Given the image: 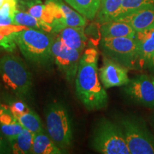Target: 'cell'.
<instances>
[{
    "mask_svg": "<svg viewBox=\"0 0 154 154\" xmlns=\"http://www.w3.org/2000/svg\"><path fill=\"white\" fill-rule=\"evenodd\" d=\"M98 61L97 50L93 48L85 50L80 58L75 79L77 96L88 111L104 109L109 100L99 79Z\"/></svg>",
    "mask_w": 154,
    "mask_h": 154,
    "instance_id": "obj_1",
    "label": "cell"
},
{
    "mask_svg": "<svg viewBox=\"0 0 154 154\" xmlns=\"http://www.w3.org/2000/svg\"><path fill=\"white\" fill-rule=\"evenodd\" d=\"M14 39L22 55L32 64L49 68L54 63L52 53L54 38L48 32L25 28L15 32Z\"/></svg>",
    "mask_w": 154,
    "mask_h": 154,
    "instance_id": "obj_2",
    "label": "cell"
},
{
    "mask_svg": "<svg viewBox=\"0 0 154 154\" xmlns=\"http://www.w3.org/2000/svg\"><path fill=\"white\" fill-rule=\"evenodd\" d=\"M0 79L5 87L19 98L31 93L32 75L18 57L7 54L0 58Z\"/></svg>",
    "mask_w": 154,
    "mask_h": 154,
    "instance_id": "obj_3",
    "label": "cell"
},
{
    "mask_svg": "<svg viewBox=\"0 0 154 154\" xmlns=\"http://www.w3.org/2000/svg\"><path fill=\"white\" fill-rule=\"evenodd\" d=\"M92 147L102 154H130L121 127L106 119H101L96 124Z\"/></svg>",
    "mask_w": 154,
    "mask_h": 154,
    "instance_id": "obj_4",
    "label": "cell"
},
{
    "mask_svg": "<svg viewBox=\"0 0 154 154\" xmlns=\"http://www.w3.org/2000/svg\"><path fill=\"white\" fill-rule=\"evenodd\" d=\"M120 126L131 154H154V136L143 119L125 116Z\"/></svg>",
    "mask_w": 154,
    "mask_h": 154,
    "instance_id": "obj_5",
    "label": "cell"
},
{
    "mask_svg": "<svg viewBox=\"0 0 154 154\" xmlns=\"http://www.w3.org/2000/svg\"><path fill=\"white\" fill-rule=\"evenodd\" d=\"M46 126L49 136L59 147L63 150L70 147L73 140V127L65 106L61 103H54L48 107Z\"/></svg>",
    "mask_w": 154,
    "mask_h": 154,
    "instance_id": "obj_6",
    "label": "cell"
},
{
    "mask_svg": "<svg viewBox=\"0 0 154 154\" xmlns=\"http://www.w3.org/2000/svg\"><path fill=\"white\" fill-rule=\"evenodd\" d=\"M100 47L103 56L129 70L139 69L138 43L136 37H102Z\"/></svg>",
    "mask_w": 154,
    "mask_h": 154,
    "instance_id": "obj_7",
    "label": "cell"
},
{
    "mask_svg": "<svg viewBox=\"0 0 154 154\" xmlns=\"http://www.w3.org/2000/svg\"><path fill=\"white\" fill-rule=\"evenodd\" d=\"M52 53L55 64L67 81L69 82L75 81L79 63L83 53L67 47L57 38L54 41Z\"/></svg>",
    "mask_w": 154,
    "mask_h": 154,
    "instance_id": "obj_8",
    "label": "cell"
},
{
    "mask_svg": "<svg viewBox=\"0 0 154 154\" xmlns=\"http://www.w3.org/2000/svg\"><path fill=\"white\" fill-rule=\"evenodd\" d=\"M124 92L131 99L147 108H154L153 77L140 74L130 79L124 86Z\"/></svg>",
    "mask_w": 154,
    "mask_h": 154,
    "instance_id": "obj_9",
    "label": "cell"
},
{
    "mask_svg": "<svg viewBox=\"0 0 154 154\" xmlns=\"http://www.w3.org/2000/svg\"><path fill=\"white\" fill-rule=\"evenodd\" d=\"M128 70L123 65L103 56V64L99 69V76L105 88L125 86L129 82Z\"/></svg>",
    "mask_w": 154,
    "mask_h": 154,
    "instance_id": "obj_10",
    "label": "cell"
},
{
    "mask_svg": "<svg viewBox=\"0 0 154 154\" xmlns=\"http://www.w3.org/2000/svg\"><path fill=\"white\" fill-rule=\"evenodd\" d=\"M140 69L154 67V28L136 32Z\"/></svg>",
    "mask_w": 154,
    "mask_h": 154,
    "instance_id": "obj_11",
    "label": "cell"
},
{
    "mask_svg": "<svg viewBox=\"0 0 154 154\" xmlns=\"http://www.w3.org/2000/svg\"><path fill=\"white\" fill-rule=\"evenodd\" d=\"M130 25L136 32L154 28V6H145L133 11L118 20Z\"/></svg>",
    "mask_w": 154,
    "mask_h": 154,
    "instance_id": "obj_12",
    "label": "cell"
},
{
    "mask_svg": "<svg viewBox=\"0 0 154 154\" xmlns=\"http://www.w3.org/2000/svg\"><path fill=\"white\" fill-rule=\"evenodd\" d=\"M57 38L70 49L83 53L85 49L87 37L83 26H66L59 31Z\"/></svg>",
    "mask_w": 154,
    "mask_h": 154,
    "instance_id": "obj_13",
    "label": "cell"
},
{
    "mask_svg": "<svg viewBox=\"0 0 154 154\" xmlns=\"http://www.w3.org/2000/svg\"><path fill=\"white\" fill-rule=\"evenodd\" d=\"M23 128L9 106L2 104L0 106V129L9 143L17 137Z\"/></svg>",
    "mask_w": 154,
    "mask_h": 154,
    "instance_id": "obj_14",
    "label": "cell"
},
{
    "mask_svg": "<svg viewBox=\"0 0 154 154\" xmlns=\"http://www.w3.org/2000/svg\"><path fill=\"white\" fill-rule=\"evenodd\" d=\"M100 32L102 37L135 38L136 32L129 24L121 21H111L101 25Z\"/></svg>",
    "mask_w": 154,
    "mask_h": 154,
    "instance_id": "obj_15",
    "label": "cell"
},
{
    "mask_svg": "<svg viewBox=\"0 0 154 154\" xmlns=\"http://www.w3.org/2000/svg\"><path fill=\"white\" fill-rule=\"evenodd\" d=\"M33 154H61L63 149L59 147L49 136L44 131L34 134Z\"/></svg>",
    "mask_w": 154,
    "mask_h": 154,
    "instance_id": "obj_16",
    "label": "cell"
},
{
    "mask_svg": "<svg viewBox=\"0 0 154 154\" xmlns=\"http://www.w3.org/2000/svg\"><path fill=\"white\" fill-rule=\"evenodd\" d=\"M13 24L41 30L43 32H48V33L52 32V29L47 23L35 18L29 14L28 12L19 11L18 9L15 12L14 17H13Z\"/></svg>",
    "mask_w": 154,
    "mask_h": 154,
    "instance_id": "obj_17",
    "label": "cell"
},
{
    "mask_svg": "<svg viewBox=\"0 0 154 154\" xmlns=\"http://www.w3.org/2000/svg\"><path fill=\"white\" fill-rule=\"evenodd\" d=\"M73 9L87 19H94L101 6V0H64Z\"/></svg>",
    "mask_w": 154,
    "mask_h": 154,
    "instance_id": "obj_18",
    "label": "cell"
},
{
    "mask_svg": "<svg viewBox=\"0 0 154 154\" xmlns=\"http://www.w3.org/2000/svg\"><path fill=\"white\" fill-rule=\"evenodd\" d=\"M34 134L23 128L17 137L10 143L11 153L14 154L32 153Z\"/></svg>",
    "mask_w": 154,
    "mask_h": 154,
    "instance_id": "obj_19",
    "label": "cell"
},
{
    "mask_svg": "<svg viewBox=\"0 0 154 154\" xmlns=\"http://www.w3.org/2000/svg\"><path fill=\"white\" fill-rule=\"evenodd\" d=\"M122 0H102L98 11L97 22L99 24L111 22L116 18Z\"/></svg>",
    "mask_w": 154,
    "mask_h": 154,
    "instance_id": "obj_20",
    "label": "cell"
},
{
    "mask_svg": "<svg viewBox=\"0 0 154 154\" xmlns=\"http://www.w3.org/2000/svg\"><path fill=\"white\" fill-rule=\"evenodd\" d=\"M17 119L23 128L29 131L32 134H35L44 131L43 124L39 116L32 109H29L27 111L19 115Z\"/></svg>",
    "mask_w": 154,
    "mask_h": 154,
    "instance_id": "obj_21",
    "label": "cell"
},
{
    "mask_svg": "<svg viewBox=\"0 0 154 154\" xmlns=\"http://www.w3.org/2000/svg\"><path fill=\"white\" fill-rule=\"evenodd\" d=\"M145 6H154V0H122L118 15L113 21L118 20L133 11Z\"/></svg>",
    "mask_w": 154,
    "mask_h": 154,
    "instance_id": "obj_22",
    "label": "cell"
},
{
    "mask_svg": "<svg viewBox=\"0 0 154 154\" xmlns=\"http://www.w3.org/2000/svg\"><path fill=\"white\" fill-rule=\"evenodd\" d=\"M17 11V0H5L0 7V17L2 18L13 19L15 12Z\"/></svg>",
    "mask_w": 154,
    "mask_h": 154,
    "instance_id": "obj_23",
    "label": "cell"
},
{
    "mask_svg": "<svg viewBox=\"0 0 154 154\" xmlns=\"http://www.w3.org/2000/svg\"><path fill=\"white\" fill-rule=\"evenodd\" d=\"M8 106L11 111L16 118H17L19 115L22 114V113L27 111L29 109H30L28 107V106L21 100H16V101H11Z\"/></svg>",
    "mask_w": 154,
    "mask_h": 154,
    "instance_id": "obj_24",
    "label": "cell"
},
{
    "mask_svg": "<svg viewBox=\"0 0 154 154\" xmlns=\"http://www.w3.org/2000/svg\"><path fill=\"white\" fill-rule=\"evenodd\" d=\"M11 153L10 143L0 129V154Z\"/></svg>",
    "mask_w": 154,
    "mask_h": 154,
    "instance_id": "obj_25",
    "label": "cell"
},
{
    "mask_svg": "<svg viewBox=\"0 0 154 154\" xmlns=\"http://www.w3.org/2000/svg\"><path fill=\"white\" fill-rule=\"evenodd\" d=\"M17 6L20 5L22 7H26L29 8L30 7L33 6L36 4L42 3V0H17Z\"/></svg>",
    "mask_w": 154,
    "mask_h": 154,
    "instance_id": "obj_26",
    "label": "cell"
},
{
    "mask_svg": "<svg viewBox=\"0 0 154 154\" xmlns=\"http://www.w3.org/2000/svg\"><path fill=\"white\" fill-rule=\"evenodd\" d=\"M4 2H5V0H0V7H1L2 5H3Z\"/></svg>",
    "mask_w": 154,
    "mask_h": 154,
    "instance_id": "obj_27",
    "label": "cell"
},
{
    "mask_svg": "<svg viewBox=\"0 0 154 154\" xmlns=\"http://www.w3.org/2000/svg\"><path fill=\"white\" fill-rule=\"evenodd\" d=\"M153 129H154V116L153 117Z\"/></svg>",
    "mask_w": 154,
    "mask_h": 154,
    "instance_id": "obj_28",
    "label": "cell"
},
{
    "mask_svg": "<svg viewBox=\"0 0 154 154\" xmlns=\"http://www.w3.org/2000/svg\"><path fill=\"white\" fill-rule=\"evenodd\" d=\"M2 104V103H1V101H0V106H1Z\"/></svg>",
    "mask_w": 154,
    "mask_h": 154,
    "instance_id": "obj_29",
    "label": "cell"
},
{
    "mask_svg": "<svg viewBox=\"0 0 154 154\" xmlns=\"http://www.w3.org/2000/svg\"><path fill=\"white\" fill-rule=\"evenodd\" d=\"M152 71H153V72H154V67H153V69H152Z\"/></svg>",
    "mask_w": 154,
    "mask_h": 154,
    "instance_id": "obj_30",
    "label": "cell"
},
{
    "mask_svg": "<svg viewBox=\"0 0 154 154\" xmlns=\"http://www.w3.org/2000/svg\"><path fill=\"white\" fill-rule=\"evenodd\" d=\"M153 82H154V78L153 77Z\"/></svg>",
    "mask_w": 154,
    "mask_h": 154,
    "instance_id": "obj_31",
    "label": "cell"
},
{
    "mask_svg": "<svg viewBox=\"0 0 154 154\" xmlns=\"http://www.w3.org/2000/svg\"><path fill=\"white\" fill-rule=\"evenodd\" d=\"M101 1H102V0H101Z\"/></svg>",
    "mask_w": 154,
    "mask_h": 154,
    "instance_id": "obj_32",
    "label": "cell"
}]
</instances>
